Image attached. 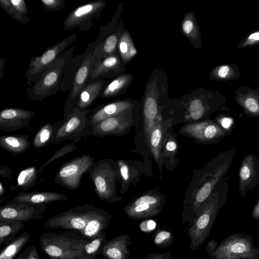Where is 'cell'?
<instances>
[{
  "label": "cell",
  "mask_w": 259,
  "mask_h": 259,
  "mask_svg": "<svg viewBox=\"0 0 259 259\" xmlns=\"http://www.w3.org/2000/svg\"><path fill=\"white\" fill-rule=\"evenodd\" d=\"M131 239L128 235L122 234L107 240L101 250V255L104 259H129Z\"/></svg>",
  "instance_id": "obj_19"
},
{
  "label": "cell",
  "mask_w": 259,
  "mask_h": 259,
  "mask_svg": "<svg viewBox=\"0 0 259 259\" xmlns=\"http://www.w3.org/2000/svg\"><path fill=\"white\" fill-rule=\"evenodd\" d=\"M88 173L99 199L109 203L120 201L116 194V183L119 177L118 164L111 159H103L95 162Z\"/></svg>",
  "instance_id": "obj_5"
},
{
  "label": "cell",
  "mask_w": 259,
  "mask_h": 259,
  "mask_svg": "<svg viewBox=\"0 0 259 259\" xmlns=\"http://www.w3.org/2000/svg\"><path fill=\"white\" fill-rule=\"evenodd\" d=\"M156 225V223L151 220H145L141 223L140 228L144 232H149L153 230Z\"/></svg>",
  "instance_id": "obj_44"
},
{
  "label": "cell",
  "mask_w": 259,
  "mask_h": 259,
  "mask_svg": "<svg viewBox=\"0 0 259 259\" xmlns=\"http://www.w3.org/2000/svg\"><path fill=\"white\" fill-rule=\"evenodd\" d=\"M25 259H39L38 250L35 246H31L30 251Z\"/></svg>",
  "instance_id": "obj_50"
},
{
  "label": "cell",
  "mask_w": 259,
  "mask_h": 259,
  "mask_svg": "<svg viewBox=\"0 0 259 259\" xmlns=\"http://www.w3.org/2000/svg\"><path fill=\"white\" fill-rule=\"evenodd\" d=\"M248 39L253 40V41L259 40V32H256L250 35Z\"/></svg>",
  "instance_id": "obj_55"
},
{
  "label": "cell",
  "mask_w": 259,
  "mask_h": 259,
  "mask_svg": "<svg viewBox=\"0 0 259 259\" xmlns=\"http://www.w3.org/2000/svg\"><path fill=\"white\" fill-rule=\"evenodd\" d=\"M259 185V158L252 154L243 158L239 171V192L242 197Z\"/></svg>",
  "instance_id": "obj_16"
},
{
  "label": "cell",
  "mask_w": 259,
  "mask_h": 259,
  "mask_svg": "<svg viewBox=\"0 0 259 259\" xmlns=\"http://www.w3.org/2000/svg\"><path fill=\"white\" fill-rule=\"evenodd\" d=\"M29 135L25 134L2 136L0 146L13 155L21 154L30 146Z\"/></svg>",
  "instance_id": "obj_24"
},
{
  "label": "cell",
  "mask_w": 259,
  "mask_h": 259,
  "mask_svg": "<svg viewBox=\"0 0 259 259\" xmlns=\"http://www.w3.org/2000/svg\"><path fill=\"white\" fill-rule=\"evenodd\" d=\"M246 114L250 116H259V100L251 97L240 102Z\"/></svg>",
  "instance_id": "obj_38"
},
{
  "label": "cell",
  "mask_w": 259,
  "mask_h": 259,
  "mask_svg": "<svg viewBox=\"0 0 259 259\" xmlns=\"http://www.w3.org/2000/svg\"><path fill=\"white\" fill-rule=\"evenodd\" d=\"M77 148L76 147L73 143L64 146L61 149H59L58 151H56L55 152L54 155L39 168V169H38V172H41L43 170V167L49 164L53 161L56 160V159L59 158L60 157L64 155H65L68 153L72 152L74 150H75Z\"/></svg>",
  "instance_id": "obj_41"
},
{
  "label": "cell",
  "mask_w": 259,
  "mask_h": 259,
  "mask_svg": "<svg viewBox=\"0 0 259 259\" xmlns=\"http://www.w3.org/2000/svg\"><path fill=\"white\" fill-rule=\"evenodd\" d=\"M101 209L89 204L73 207L49 218L42 226L48 229L75 230L81 234Z\"/></svg>",
  "instance_id": "obj_7"
},
{
  "label": "cell",
  "mask_w": 259,
  "mask_h": 259,
  "mask_svg": "<svg viewBox=\"0 0 259 259\" xmlns=\"http://www.w3.org/2000/svg\"><path fill=\"white\" fill-rule=\"evenodd\" d=\"M89 240L75 230L44 233L38 239L42 251L51 259H81V249Z\"/></svg>",
  "instance_id": "obj_3"
},
{
  "label": "cell",
  "mask_w": 259,
  "mask_h": 259,
  "mask_svg": "<svg viewBox=\"0 0 259 259\" xmlns=\"http://www.w3.org/2000/svg\"><path fill=\"white\" fill-rule=\"evenodd\" d=\"M91 110H80L75 108L64 121L57 123L51 143H59L66 140H72L74 142L79 141L84 136H88L90 124L88 120V115Z\"/></svg>",
  "instance_id": "obj_8"
},
{
  "label": "cell",
  "mask_w": 259,
  "mask_h": 259,
  "mask_svg": "<svg viewBox=\"0 0 259 259\" xmlns=\"http://www.w3.org/2000/svg\"><path fill=\"white\" fill-rule=\"evenodd\" d=\"M163 136L161 118L158 116L148 139L152 154L155 161L159 163L161 159V149Z\"/></svg>",
  "instance_id": "obj_26"
},
{
  "label": "cell",
  "mask_w": 259,
  "mask_h": 259,
  "mask_svg": "<svg viewBox=\"0 0 259 259\" xmlns=\"http://www.w3.org/2000/svg\"><path fill=\"white\" fill-rule=\"evenodd\" d=\"M258 233H259V231H258Z\"/></svg>",
  "instance_id": "obj_59"
},
{
  "label": "cell",
  "mask_w": 259,
  "mask_h": 259,
  "mask_svg": "<svg viewBox=\"0 0 259 259\" xmlns=\"http://www.w3.org/2000/svg\"><path fill=\"white\" fill-rule=\"evenodd\" d=\"M132 107L130 102L126 101L113 102L91 110L88 120L91 125L97 123L105 119L125 113Z\"/></svg>",
  "instance_id": "obj_20"
},
{
  "label": "cell",
  "mask_w": 259,
  "mask_h": 259,
  "mask_svg": "<svg viewBox=\"0 0 259 259\" xmlns=\"http://www.w3.org/2000/svg\"><path fill=\"white\" fill-rule=\"evenodd\" d=\"M119 177L122 182V188L129 184L132 176L130 166L125 161L118 160L117 161Z\"/></svg>",
  "instance_id": "obj_40"
},
{
  "label": "cell",
  "mask_w": 259,
  "mask_h": 259,
  "mask_svg": "<svg viewBox=\"0 0 259 259\" xmlns=\"http://www.w3.org/2000/svg\"><path fill=\"white\" fill-rule=\"evenodd\" d=\"M159 115L156 98L154 95H146L144 104V130L147 139Z\"/></svg>",
  "instance_id": "obj_25"
},
{
  "label": "cell",
  "mask_w": 259,
  "mask_h": 259,
  "mask_svg": "<svg viewBox=\"0 0 259 259\" xmlns=\"http://www.w3.org/2000/svg\"><path fill=\"white\" fill-rule=\"evenodd\" d=\"M118 49L120 55L124 62L131 60L137 52L130 34L125 32L119 37Z\"/></svg>",
  "instance_id": "obj_31"
},
{
  "label": "cell",
  "mask_w": 259,
  "mask_h": 259,
  "mask_svg": "<svg viewBox=\"0 0 259 259\" xmlns=\"http://www.w3.org/2000/svg\"><path fill=\"white\" fill-rule=\"evenodd\" d=\"M76 38V34L70 35L55 45L47 47L41 55L30 58L25 73L27 79L25 85L31 86L38 81L49 65L65 51Z\"/></svg>",
  "instance_id": "obj_9"
},
{
  "label": "cell",
  "mask_w": 259,
  "mask_h": 259,
  "mask_svg": "<svg viewBox=\"0 0 259 259\" xmlns=\"http://www.w3.org/2000/svg\"><path fill=\"white\" fill-rule=\"evenodd\" d=\"M106 3L102 0L92 1L73 10L63 23L65 30L78 28L81 32L90 30L93 21L100 17L105 8Z\"/></svg>",
  "instance_id": "obj_11"
},
{
  "label": "cell",
  "mask_w": 259,
  "mask_h": 259,
  "mask_svg": "<svg viewBox=\"0 0 259 259\" xmlns=\"http://www.w3.org/2000/svg\"><path fill=\"white\" fill-rule=\"evenodd\" d=\"M131 124V119L128 118L124 113L91 125L88 136L105 137L120 135L130 127Z\"/></svg>",
  "instance_id": "obj_17"
},
{
  "label": "cell",
  "mask_w": 259,
  "mask_h": 259,
  "mask_svg": "<svg viewBox=\"0 0 259 259\" xmlns=\"http://www.w3.org/2000/svg\"><path fill=\"white\" fill-rule=\"evenodd\" d=\"M46 206L11 200L0 207V222L10 220L25 222L42 219L46 210Z\"/></svg>",
  "instance_id": "obj_13"
},
{
  "label": "cell",
  "mask_w": 259,
  "mask_h": 259,
  "mask_svg": "<svg viewBox=\"0 0 259 259\" xmlns=\"http://www.w3.org/2000/svg\"><path fill=\"white\" fill-rule=\"evenodd\" d=\"M164 204L163 195L146 193L127 204L123 211L130 219L140 220L158 215Z\"/></svg>",
  "instance_id": "obj_12"
},
{
  "label": "cell",
  "mask_w": 259,
  "mask_h": 259,
  "mask_svg": "<svg viewBox=\"0 0 259 259\" xmlns=\"http://www.w3.org/2000/svg\"><path fill=\"white\" fill-rule=\"evenodd\" d=\"M13 173V170L6 165H1L0 175L5 178H11Z\"/></svg>",
  "instance_id": "obj_47"
},
{
  "label": "cell",
  "mask_w": 259,
  "mask_h": 259,
  "mask_svg": "<svg viewBox=\"0 0 259 259\" xmlns=\"http://www.w3.org/2000/svg\"><path fill=\"white\" fill-rule=\"evenodd\" d=\"M119 66V58L115 54L99 61L92 69L87 84L99 79L113 76L116 74Z\"/></svg>",
  "instance_id": "obj_23"
},
{
  "label": "cell",
  "mask_w": 259,
  "mask_h": 259,
  "mask_svg": "<svg viewBox=\"0 0 259 259\" xmlns=\"http://www.w3.org/2000/svg\"><path fill=\"white\" fill-rule=\"evenodd\" d=\"M258 240H259V237L258 238Z\"/></svg>",
  "instance_id": "obj_58"
},
{
  "label": "cell",
  "mask_w": 259,
  "mask_h": 259,
  "mask_svg": "<svg viewBox=\"0 0 259 259\" xmlns=\"http://www.w3.org/2000/svg\"><path fill=\"white\" fill-rule=\"evenodd\" d=\"M10 2L13 7L20 14L27 16L28 15V10L26 5V3L24 0H10Z\"/></svg>",
  "instance_id": "obj_43"
},
{
  "label": "cell",
  "mask_w": 259,
  "mask_h": 259,
  "mask_svg": "<svg viewBox=\"0 0 259 259\" xmlns=\"http://www.w3.org/2000/svg\"><path fill=\"white\" fill-rule=\"evenodd\" d=\"M24 226V222L19 221L0 222V246L7 245L13 241Z\"/></svg>",
  "instance_id": "obj_29"
},
{
  "label": "cell",
  "mask_w": 259,
  "mask_h": 259,
  "mask_svg": "<svg viewBox=\"0 0 259 259\" xmlns=\"http://www.w3.org/2000/svg\"><path fill=\"white\" fill-rule=\"evenodd\" d=\"M145 259H174L171 252L155 253L147 256Z\"/></svg>",
  "instance_id": "obj_45"
},
{
  "label": "cell",
  "mask_w": 259,
  "mask_h": 259,
  "mask_svg": "<svg viewBox=\"0 0 259 259\" xmlns=\"http://www.w3.org/2000/svg\"><path fill=\"white\" fill-rule=\"evenodd\" d=\"M30 248L31 246L26 248L17 258V259H25L30 251Z\"/></svg>",
  "instance_id": "obj_54"
},
{
  "label": "cell",
  "mask_w": 259,
  "mask_h": 259,
  "mask_svg": "<svg viewBox=\"0 0 259 259\" xmlns=\"http://www.w3.org/2000/svg\"><path fill=\"white\" fill-rule=\"evenodd\" d=\"M107 85L104 79H99L87 84L80 92L75 108L80 110H89V108L99 98Z\"/></svg>",
  "instance_id": "obj_22"
},
{
  "label": "cell",
  "mask_w": 259,
  "mask_h": 259,
  "mask_svg": "<svg viewBox=\"0 0 259 259\" xmlns=\"http://www.w3.org/2000/svg\"><path fill=\"white\" fill-rule=\"evenodd\" d=\"M30 238V234L27 232L22 233L3 248L0 253V259H13L28 242Z\"/></svg>",
  "instance_id": "obj_30"
},
{
  "label": "cell",
  "mask_w": 259,
  "mask_h": 259,
  "mask_svg": "<svg viewBox=\"0 0 259 259\" xmlns=\"http://www.w3.org/2000/svg\"><path fill=\"white\" fill-rule=\"evenodd\" d=\"M251 216L252 219L259 223V200L253 207L251 213Z\"/></svg>",
  "instance_id": "obj_51"
},
{
  "label": "cell",
  "mask_w": 259,
  "mask_h": 259,
  "mask_svg": "<svg viewBox=\"0 0 259 259\" xmlns=\"http://www.w3.org/2000/svg\"><path fill=\"white\" fill-rule=\"evenodd\" d=\"M182 131L197 140L209 143L218 142L231 131L211 120L187 124L182 127Z\"/></svg>",
  "instance_id": "obj_15"
},
{
  "label": "cell",
  "mask_w": 259,
  "mask_h": 259,
  "mask_svg": "<svg viewBox=\"0 0 259 259\" xmlns=\"http://www.w3.org/2000/svg\"><path fill=\"white\" fill-rule=\"evenodd\" d=\"M35 113L18 107L5 108L0 112V130L10 132L29 126Z\"/></svg>",
  "instance_id": "obj_18"
},
{
  "label": "cell",
  "mask_w": 259,
  "mask_h": 259,
  "mask_svg": "<svg viewBox=\"0 0 259 259\" xmlns=\"http://www.w3.org/2000/svg\"><path fill=\"white\" fill-rule=\"evenodd\" d=\"M177 149V144L175 139L172 138L167 139L165 145V150L168 153L175 152Z\"/></svg>",
  "instance_id": "obj_46"
},
{
  "label": "cell",
  "mask_w": 259,
  "mask_h": 259,
  "mask_svg": "<svg viewBox=\"0 0 259 259\" xmlns=\"http://www.w3.org/2000/svg\"><path fill=\"white\" fill-rule=\"evenodd\" d=\"M95 162V158L89 154L75 157L60 166L56 173L54 182L63 188L77 190L80 186L82 176Z\"/></svg>",
  "instance_id": "obj_10"
},
{
  "label": "cell",
  "mask_w": 259,
  "mask_h": 259,
  "mask_svg": "<svg viewBox=\"0 0 259 259\" xmlns=\"http://www.w3.org/2000/svg\"><path fill=\"white\" fill-rule=\"evenodd\" d=\"M130 80L128 75H122L113 79L107 85L100 97L110 98L117 95L127 84Z\"/></svg>",
  "instance_id": "obj_33"
},
{
  "label": "cell",
  "mask_w": 259,
  "mask_h": 259,
  "mask_svg": "<svg viewBox=\"0 0 259 259\" xmlns=\"http://www.w3.org/2000/svg\"><path fill=\"white\" fill-rule=\"evenodd\" d=\"M205 108L202 102L198 99L193 100L188 108V117L194 120L202 117L205 113Z\"/></svg>",
  "instance_id": "obj_39"
},
{
  "label": "cell",
  "mask_w": 259,
  "mask_h": 259,
  "mask_svg": "<svg viewBox=\"0 0 259 259\" xmlns=\"http://www.w3.org/2000/svg\"><path fill=\"white\" fill-rule=\"evenodd\" d=\"M182 28L184 33L192 39L195 40L198 36V30L194 18L188 15L183 20Z\"/></svg>",
  "instance_id": "obj_37"
},
{
  "label": "cell",
  "mask_w": 259,
  "mask_h": 259,
  "mask_svg": "<svg viewBox=\"0 0 259 259\" xmlns=\"http://www.w3.org/2000/svg\"><path fill=\"white\" fill-rule=\"evenodd\" d=\"M56 124L47 123L35 135L32 141L33 146L36 149L41 148L50 144Z\"/></svg>",
  "instance_id": "obj_32"
},
{
  "label": "cell",
  "mask_w": 259,
  "mask_h": 259,
  "mask_svg": "<svg viewBox=\"0 0 259 259\" xmlns=\"http://www.w3.org/2000/svg\"><path fill=\"white\" fill-rule=\"evenodd\" d=\"M40 3L45 9L52 12L62 9L66 5L65 0H41Z\"/></svg>",
  "instance_id": "obj_42"
},
{
  "label": "cell",
  "mask_w": 259,
  "mask_h": 259,
  "mask_svg": "<svg viewBox=\"0 0 259 259\" xmlns=\"http://www.w3.org/2000/svg\"><path fill=\"white\" fill-rule=\"evenodd\" d=\"M107 241V237L105 231L95 238L88 240L81 249V259H95L101 253Z\"/></svg>",
  "instance_id": "obj_28"
},
{
  "label": "cell",
  "mask_w": 259,
  "mask_h": 259,
  "mask_svg": "<svg viewBox=\"0 0 259 259\" xmlns=\"http://www.w3.org/2000/svg\"><path fill=\"white\" fill-rule=\"evenodd\" d=\"M5 64V60L4 58H0V79H1L4 75V70Z\"/></svg>",
  "instance_id": "obj_53"
},
{
  "label": "cell",
  "mask_w": 259,
  "mask_h": 259,
  "mask_svg": "<svg viewBox=\"0 0 259 259\" xmlns=\"http://www.w3.org/2000/svg\"><path fill=\"white\" fill-rule=\"evenodd\" d=\"M235 153L236 148L234 147L221 152L206 164L194 197L184 204L182 215L183 224H189L194 219L198 209L210 196L217 184L226 176Z\"/></svg>",
  "instance_id": "obj_2"
},
{
  "label": "cell",
  "mask_w": 259,
  "mask_h": 259,
  "mask_svg": "<svg viewBox=\"0 0 259 259\" xmlns=\"http://www.w3.org/2000/svg\"><path fill=\"white\" fill-rule=\"evenodd\" d=\"M89 53L85 51L73 56L70 61L65 71L61 85V91L66 93L70 91L72 87L74 76L84 59Z\"/></svg>",
  "instance_id": "obj_27"
},
{
  "label": "cell",
  "mask_w": 259,
  "mask_h": 259,
  "mask_svg": "<svg viewBox=\"0 0 259 259\" xmlns=\"http://www.w3.org/2000/svg\"><path fill=\"white\" fill-rule=\"evenodd\" d=\"M5 188L2 182H0V197H2L5 193Z\"/></svg>",
  "instance_id": "obj_56"
},
{
  "label": "cell",
  "mask_w": 259,
  "mask_h": 259,
  "mask_svg": "<svg viewBox=\"0 0 259 259\" xmlns=\"http://www.w3.org/2000/svg\"><path fill=\"white\" fill-rule=\"evenodd\" d=\"M68 199V196L58 192L34 191L27 193L21 192L17 194L12 200L31 204L47 205L56 201H65Z\"/></svg>",
  "instance_id": "obj_21"
},
{
  "label": "cell",
  "mask_w": 259,
  "mask_h": 259,
  "mask_svg": "<svg viewBox=\"0 0 259 259\" xmlns=\"http://www.w3.org/2000/svg\"><path fill=\"white\" fill-rule=\"evenodd\" d=\"M75 48L67 49L49 65L38 81L26 89L28 98L42 101L61 90L63 75Z\"/></svg>",
  "instance_id": "obj_4"
},
{
  "label": "cell",
  "mask_w": 259,
  "mask_h": 259,
  "mask_svg": "<svg viewBox=\"0 0 259 259\" xmlns=\"http://www.w3.org/2000/svg\"><path fill=\"white\" fill-rule=\"evenodd\" d=\"M210 259H259V247L253 245L251 235H229L208 255Z\"/></svg>",
  "instance_id": "obj_6"
},
{
  "label": "cell",
  "mask_w": 259,
  "mask_h": 259,
  "mask_svg": "<svg viewBox=\"0 0 259 259\" xmlns=\"http://www.w3.org/2000/svg\"><path fill=\"white\" fill-rule=\"evenodd\" d=\"M229 180V176L221 180L198 209L194 219L188 224L187 234L190 238L191 251H196L209 236L213 224L227 202Z\"/></svg>",
  "instance_id": "obj_1"
},
{
  "label": "cell",
  "mask_w": 259,
  "mask_h": 259,
  "mask_svg": "<svg viewBox=\"0 0 259 259\" xmlns=\"http://www.w3.org/2000/svg\"><path fill=\"white\" fill-rule=\"evenodd\" d=\"M231 119L225 117L222 119L220 121V123L219 124H220L223 128L231 131Z\"/></svg>",
  "instance_id": "obj_52"
},
{
  "label": "cell",
  "mask_w": 259,
  "mask_h": 259,
  "mask_svg": "<svg viewBox=\"0 0 259 259\" xmlns=\"http://www.w3.org/2000/svg\"><path fill=\"white\" fill-rule=\"evenodd\" d=\"M98 62V60L90 54H88L84 59L74 76L72 89L69 91V94L65 103L64 119L75 108L78 95L87 84L92 69Z\"/></svg>",
  "instance_id": "obj_14"
},
{
  "label": "cell",
  "mask_w": 259,
  "mask_h": 259,
  "mask_svg": "<svg viewBox=\"0 0 259 259\" xmlns=\"http://www.w3.org/2000/svg\"><path fill=\"white\" fill-rule=\"evenodd\" d=\"M38 170L34 166L27 167L20 172L17 178V187L27 190L36 182Z\"/></svg>",
  "instance_id": "obj_34"
},
{
  "label": "cell",
  "mask_w": 259,
  "mask_h": 259,
  "mask_svg": "<svg viewBox=\"0 0 259 259\" xmlns=\"http://www.w3.org/2000/svg\"><path fill=\"white\" fill-rule=\"evenodd\" d=\"M0 6L8 15L18 22L25 24L29 21L30 19L28 16H24L16 11L10 0H0Z\"/></svg>",
  "instance_id": "obj_36"
},
{
  "label": "cell",
  "mask_w": 259,
  "mask_h": 259,
  "mask_svg": "<svg viewBox=\"0 0 259 259\" xmlns=\"http://www.w3.org/2000/svg\"><path fill=\"white\" fill-rule=\"evenodd\" d=\"M46 259H51V258H49H49H46Z\"/></svg>",
  "instance_id": "obj_57"
},
{
  "label": "cell",
  "mask_w": 259,
  "mask_h": 259,
  "mask_svg": "<svg viewBox=\"0 0 259 259\" xmlns=\"http://www.w3.org/2000/svg\"><path fill=\"white\" fill-rule=\"evenodd\" d=\"M230 72V68L227 65L222 66L217 70V75L221 78H225L228 76Z\"/></svg>",
  "instance_id": "obj_49"
},
{
  "label": "cell",
  "mask_w": 259,
  "mask_h": 259,
  "mask_svg": "<svg viewBox=\"0 0 259 259\" xmlns=\"http://www.w3.org/2000/svg\"><path fill=\"white\" fill-rule=\"evenodd\" d=\"M174 236L172 233L165 229L157 230L153 236L154 245L160 248H166L172 244Z\"/></svg>",
  "instance_id": "obj_35"
},
{
  "label": "cell",
  "mask_w": 259,
  "mask_h": 259,
  "mask_svg": "<svg viewBox=\"0 0 259 259\" xmlns=\"http://www.w3.org/2000/svg\"><path fill=\"white\" fill-rule=\"evenodd\" d=\"M219 243L214 240H212L209 241L206 244L205 249L207 252L208 254H210L212 253L218 247Z\"/></svg>",
  "instance_id": "obj_48"
}]
</instances>
